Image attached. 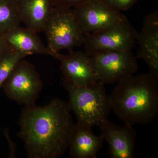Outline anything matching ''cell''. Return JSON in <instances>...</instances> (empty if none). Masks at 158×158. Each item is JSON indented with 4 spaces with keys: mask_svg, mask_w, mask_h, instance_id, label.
Instances as JSON below:
<instances>
[{
    "mask_svg": "<svg viewBox=\"0 0 158 158\" xmlns=\"http://www.w3.org/2000/svg\"><path fill=\"white\" fill-rule=\"evenodd\" d=\"M71 112L68 104L58 98L44 106H25L18 136L28 157L59 158L65 154L74 125Z\"/></svg>",
    "mask_w": 158,
    "mask_h": 158,
    "instance_id": "obj_1",
    "label": "cell"
},
{
    "mask_svg": "<svg viewBox=\"0 0 158 158\" xmlns=\"http://www.w3.org/2000/svg\"><path fill=\"white\" fill-rule=\"evenodd\" d=\"M158 81L150 73L121 79L109 96L111 110L126 124L151 123L158 113Z\"/></svg>",
    "mask_w": 158,
    "mask_h": 158,
    "instance_id": "obj_2",
    "label": "cell"
},
{
    "mask_svg": "<svg viewBox=\"0 0 158 158\" xmlns=\"http://www.w3.org/2000/svg\"><path fill=\"white\" fill-rule=\"evenodd\" d=\"M62 82L69 95V106L77 121L92 128L99 127L108 120L111 110L104 85L98 82L88 86H78L64 77Z\"/></svg>",
    "mask_w": 158,
    "mask_h": 158,
    "instance_id": "obj_3",
    "label": "cell"
},
{
    "mask_svg": "<svg viewBox=\"0 0 158 158\" xmlns=\"http://www.w3.org/2000/svg\"><path fill=\"white\" fill-rule=\"evenodd\" d=\"M44 32L48 48L52 56L62 50L70 52L83 45L85 36L77 20L74 9L55 6L44 27Z\"/></svg>",
    "mask_w": 158,
    "mask_h": 158,
    "instance_id": "obj_4",
    "label": "cell"
},
{
    "mask_svg": "<svg viewBox=\"0 0 158 158\" xmlns=\"http://www.w3.org/2000/svg\"><path fill=\"white\" fill-rule=\"evenodd\" d=\"M43 87L36 67L23 59L20 60L3 85L8 98L25 106L34 104Z\"/></svg>",
    "mask_w": 158,
    "mask_h": 158,
    "instance_id": "obj_5",
    "label": "cell"
},
{
    "mask_svg": "<svg viewBox=\"0 0 158 158\" xmlns=\"http://www.w3.org/2000/svg\"><path fill=\"white\" fill-rule=\"evenodd\" d=\"M138 33L125 18L111 28L85 36V52L90 56L104 52L132 51Z\"/></svg>",
    "mask_w": 158,
    "mask_h": 158,
    "instance_id": "obj_6",
    "label": "cell"
},
{
    "mask_svg": "<svg viewBox=\"0 0 158 158\" xmlns=\"http://www.w3.org/2000/svg\"><path fill=\"white\" fill-rule=\"evenodd\" d=\"M98 81L103 85L113 84L134 74L139 66L132 51H113L90 56Z\"/></svg>",
    "mask_w": 158,
    "mask_h": 158,
    "instance_id": "obj_7",
    "label": "cell"
},
{
    "mask_svg": "<svg viewBox=\"0 0 158 158\" xmlns=\"http://www.w3.org/2000/svg\"><path fill=\"white\" fill-rule=\"evenodd\" d=\"M74 10L79 27L85 36L111 28L126 18L102 0H88Z\"/></svg>",
    "mask_w": 158,
    "mask_h": 158,
    "instance_id": "obj_8",
    "label": "cell"
},
{
    "mask_svg": "<svg viewBox=\"0 0 158 158\" xmlns=\"http://www.w3.org/2000/svg\"><path fill=\"white\" fill-rule=\"evenodd\" d=\"M53 57L60 61L63 77L74 85L88 86L99 82L94 69L91 57L85 52L72 51L68 55L59 52Z\"/></svg>",
    "mask_w": 158,
    "mask_h": 158,
    "instance_id": "obj_9",
    "label": "cell"
},
{
    "mask_svg": "<svg viewBox=\"0 0 158 158\" xmlns=\"http://www.w3.org/2000/svg\"><path fill=\"white\" fill-rule=\"evenodd\" d=\"M99 128L101 135L109 144L110 157H135L136 133L133 126L124 123L121 126L107 120Z\"/></svg>",
    "mask_w": 158,
    "mask_h": 158,
    "instance_id": "obj_10",
    "label": "cell"
},
{
    "mask_svg": "<svg viewBox=\"0 0 158 158\" xmlns=\"http://www.w3.org/2000/svg\"><path fill=\"white\" fill-rule=\"evenodd\" d=\"M137 44L139 46L137 59L147 63L149 73L158 79V12L154 11L144 18L141 31L138 33Z\"/></svg>",
    "mask_w": 158,
    "mask_h": 158,
    "instance_id": "obj_11",
    "label": "cell"
},
{
    "mask_svg": "<svg viewBox=\"0 0 158 158\" xmlns=\"http://www.w3.org/2000/svg\"><path fill=\"white\" fill-rule=\"evenodd\" d=\"M104 141L102 135H95L92 127L77 121L74 125L69 138V155L73 158H96Z\"/></svg>",
    "mask_w": 158,
    "mask_h": 158,
    "instance_id": "obj_12",
    "label": "cell"
},
{
    "mask_svg": "<svg viewBox=\"0 0 158 158\" xmlns=\"http://www.w3.org/2000/svg\"><path fill=\"white\" fill-rule=\"evenodd\" d=\"M21 21L37 33L44 31L55 0H17Z\"/></svg>",
    "mask_w": 158,
    "mask_h": 158,
    "instance_id": "obj_13",
    "label": "cell"
},
{
    "mask_svg": "<svg viewBox=\"0 0 158 158\" xmlns=\"http://www.w3.org/2000/svg\"><path fill=\"white\" fill-rule=\"evenodd\" d=\"M37 34L27 28L19 26L2 36L12 50L27 56L37 54L52 56Z\"/></svg>",
    "mask_w": 158,
    "mask_h": 158,
    "instance_id": "obj_14",
    "label": "cell"
},
{
    "mask_svg": "<svg viewBox=\"0 0 158 158\" xmlns=\"http://www.w3.org/2000/svg\"><path fill=\"white\" fill-rule=\"evenodd\" d=\"M21 23L16 0H0V34L8 33Z\"/></svg>",
    "mask_w": 158,
    "mask_h": 158,
    "instance_id": "obj_15",
    "label": "cell"
},
{
    "mask_svg": "<svg viewBox=\"0 0 158 158\" xmlns=\"http://www.w3.org/2000/svg\"><path fill=\"white\" fill-rule=\"evenodd\" d=\"M26 57L24 54L11 50L0 58V90L18 62Z\"/></svg>",
    "mask_w": 158,
    "mask_h": 158,
    "instance_id": "obj_16",
    "label": "cell"
},
{
    "mask_svg": "<svg viewBox=\"0 0 158 158\" xmlns=\"http://www.w3.org/2000/svg\"><path fill=\"white\" fill-rule=\"evenodd\" d=\"M108 6L116 11H127L133 7L138 0H102Z\"/></svg>",
    "mask_w": 158,
    "mask_h": 158,
    "instance_id": "obj_17",
    "label": "cell"
},
{
    "mask_svg": "<svg viewBox=\"0 0 158 158\" xmlns=\"http://www.w3.org/2000/svg\"><path fill=\"white\" fill-rule=\"evenodd\" d=\"M88 0H55V6L76 8Z\"/></svg>",
    "mask_w": 158,
    "mask_h": 158,
    "instance_id": "obj_18",
    "label": "cell"
},
{
    "mask_svg": "<svg viewBox=\"0 0 158 158\" xmlns=\"http://www.w3.org/2000/svg\"><path fill=\"white\" fill-rule=\"evenodd\" d=\"M11 50L4 37L0 34V58Z\"/></svg>",
    "mask_w": 158,
    "mask_h": 158,
    "instance_id": "obj_19",
    "label": "cell"
},
{
    "mask_svg": "<svg viewBox=\"0 0 158 158\" xmlns=\"http://www.w3.org/2000/svg\"><path fill=\"white\" fill-rule=\"evenodd\" d=\"M16 1H17V0H16Z\"/></svg>",
    "mask_w": 158,
    "mask_h": 158,
    "instance_id": "obj_20",
    "label": "cell"
}]
</instances>
